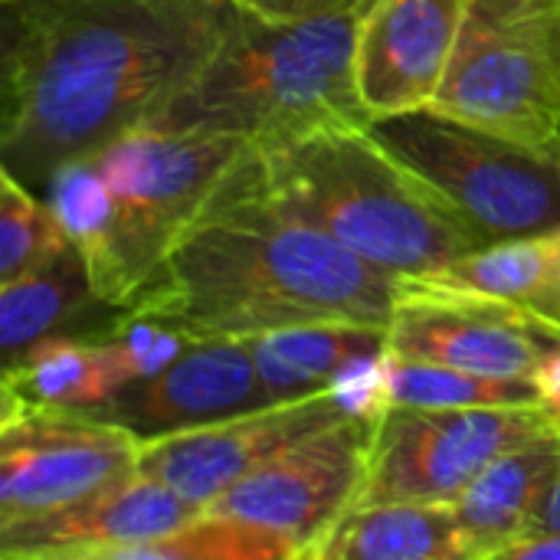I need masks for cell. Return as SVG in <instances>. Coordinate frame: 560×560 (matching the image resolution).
Here are the masks:
<instances>
[{
    "label": "cell",
    "mask_w": 560,
    "mask_h": 560,
    "mask_svg": "<svg viewBox=\"0 0 560 560\" xmlns=\"http://www.w3.org/2000/svg\"><path fill=\"white\" fill-rule=\"evenodd\" d=\"M233 0H0V171L30 190L151 125L207 66Z\"/></svg>",
    "instance_id": "cell-1"
},
{
    "label": "cell",
    "mask_w": 560,
    "mask_h": 560,
    "mask_svg": "<svg viewBox=\"0 0 560 560\" xmlns=\"http://www.w3.org/2000/svg\"><path fill=\"white\" fill-rule=\"evenodd\" d=\"M240 164L121 312L194 341L328 322L387 331L404 279L269 207L246 187Z\"/></svg>",
    "instance_id": "cell-2"
},
{
    "label": "cell",
    "mask_w": 560,
    "mask_h": 560,
    "mask_svg": "<svg viewBox=\"0 0 560 560\" xmlns=\"http://www.w3.org/2000/svg\"><path fill=\"white\" fill-rule=\"evenodd\" d=\"M358 16L361 7L276 20L236 3L217 52L151 125L236 135L259 151L335 128H371L354 79Z\"/></svg>",
    "instance_id": "cell-3"
},
{
    "label": "cell",
    "mask_w": 560,
    "mask_h": 560,
    "mask_svg": "<svg viewBox=\"0 0 560 560\" xmlns=\"http://www.w3.org/2000/svg\"><path fill=\"white\" fill-rule=\"evenodd\" d=\"M240 177L279 213L400 279L433 276L482 249V240L371 128H335L282 148H253Z\"/></svg>",
    "instance_id": "cell-4"
},
{
    "label": "cell",
    "mask_w": 560,
    "mask_h": 560,
    "mask_svg": "<svg viewBox=\"0 0 560 560\" xmlns=\"http://www.w3.org/2000/svg\"><path fill=\"white\" fill-rule=\"evenodd\" d=\"M371 135L417 174L482 246L560 233V135L522 141L430 108L381 118Z\"/></svg>",
    "instance_id": "cell-5"
},
{
    "label": "cell",
    "mask_w": 560,
    "mask_h": 560,
    "mask_svg": "<svg viewBox=\"0 0 560 560\" xmlns=\"http://www.w3.org/2000/svg\"><path fill=\"white\" fill-rule=\"evenodd\" d=\"M253 148L236 135L141 125L92 154L115 200L105 305L128 308L144 292L167 253Z\"/></svg>",
    "instance_id": "cell-6"
},
{
    "label": "cell",
    "mask_w": 560,
    "mask_h": 560,
    "mask_svg": "<svg viewBox=\"0 0 560 560\" xmlns=\"http://www.w3.org/2000/svg\"><path fill=\"white\" fill-rule=\"evenodd\" d=\"M430 112L522 138L560 135V0H472Z\"/></svg>",
    "instance_id": "cell-7"
},
{
    "label": "cell",
    "mask_w": 560,
    "mask_h": 560,
    "mask_svg": "<svg viewBox=\"0 0 560 560\" xmlns=\"http://www.w3.org/2000/svg\"><path fill=\"white\" fill-rule=\"evenodd\" d=\"M555 433H560V417L545 404L390 407L371 430L368 469L351 509L453 505L499 456Z\"/></svg>",
    "instance_id": "cell-8"
},
{
    "label": "cell",
    "mask_w": 560,
    "mask_h": 560,
    "mask_svg": "<svg viewBox=\"0 0 560 560\" xmlns=\"http://www.w3.org/2000/svg\"><path fill=\"white\" fill-rule=\"evenodd\" d=\"M558 345V325L430 279H404L387 325V354L505 381H535Z\"/></svg>",
    "instance_id": "cell-9"
},
{
    "label": "cell",
    "mask_w": 560,
    "mask_h": 560,
    "mask_svg": "<svg viewBox=\"0 0 560 560\" xmlns=\"http://www.w3.org/2000/svg\"><path fill=\"white\" fill-rule=\"evenodd\" d=\"M141 443L85 413L0 420V525L62 512L138 472Z\"/></svg>",
    "instance_id": "cell-10"
},
{
    "label": "cell",
    "mask_w": 560,
    "mask_h": 560,
    "mask_svg": "<svg viewBox=\"0 0 560 560\" xmlns=\"http://www.w3.org/2000/svg\"><path fill=\"white\" fill-rule=\"evenodd\" d=\"M371 420L348 417L272 456L203 512L259 525L305 555L354 505L371 446Z\"/></svg>",
    "instance_id": "cell-11"
},
{
    "label": "cell",
    "mask_w": 560,
    "mask_h": 560,
    "mask_svg": "<svg viewBox=\"0 0 560 560\" xmlns=\"http://www.w3.org/2000/svg\"><path fill=\"white\" fill-rule=\"evenodd\" d=\"M341 420H348V413L331 390L269 404L262 410L230 417L190 433L141 443L138 472L158 479L174 495L203 512L272 456Z\"/></svg>",
    "instance_id": "cell-12"
},
{
    "label": "cell",
    "mask_w": 560,
    "mask_h": 560,
    "mask_svg": "<svg viewBox=\"0 0 560 560\" xmlns=\"http://www.w3.org/2000/svg\"><path fill=\"white\" fill-rule=\"evenodd\" d=\"M246 338L194 341L171 368L154 377L131 381L112 400L85 410V417L131 433L138 443L190 433L230 417L269 407Z\"/></svg>",
    "instance_id": "cell-13"
},
{
    "label": "cell",
    "mask_w": 560,
    "mask_h": 560,
    "mask_svg": "<svg viewBox=\"0 0 560 560\" xmlns=\"http://www.w3.org/2000/svg\"><path fill=\"white\" fill-rule=\"evenodd\" d=\"M472 0H364L354 79L374 121L433 105Z\"/></svg>",
    "instance_id": "cell-14"
},
{
    "label": "cell",
    "mask_w": 560,
    "mask_h": 560,
    "mask_svg": "<svg viewBox=\"0 0 560 560\" xmlns=\"http://www.w3.org/2000/svg\"><path fill=\"white\" fill-rule=\"evenodd\" d=\"M197 515L200 509L174 495L167 486L135 472L131 479L102 489L62 512L16 525H0V555L148 545L171 538Z\"/></svg>",
    "instance_id": "cell-15"
},
{
    "label": "cell",
    "mask_w": 560,
    "mask_h": 560,
    "mask_svg": "<svg viewBox=\"0 0 560 560\" xmlns=\"http://www.w3.org/2000/svg\"><path fill=\"white\" fill-rule=\"evenodd\" d=\"M131 381V368L108 335H56L3 371L0 420L20 413H85Z\"/></svg>",
    "instance_id": "cell-16"
},
{
    "label": "cell",
    "mask_w": 560,
    "mask_h": 560,
    "mask_svg": "<svg viewBox=\"0 0 560 560\" xmlns=\"http://www.w3.org/2000/svg\"><path fill=\"white\" fill-rule=\"evenodd\" d=\"M560 463V433L499 456L450 509L472 558L528 535Z\"/></svg>",
    "instance_id": "cell-17"
},
{
    "label": "cell",
    "mask_w": 560,
    "mask_h": 560,
    "mask_svg": "<svg viewBox=\"0 0 560 560\" xmlns=\"http://www.w3.org/2000/svg\"><path fill=\"white\" fill-rule=\"evenodd\" d=\"M302 560H476L450 505L348 509Z\"/></svg>",
    "instance_id": "cell-18"
},
{
    "label": "cell",
    "mask_w": 560,
    "mask_h": 560,
    "mask_svg": "<svg viewBox=\"0 0 560 560\" xmlns=\"http://www.w3.org/2000/svg\"><path fill=\"white\" fill-rule=\"evenodd\" d=\"M256 374L272 404L331 390L335 377L361 358L387 351V331L371 325H299L246 338Z\"/></svg>",
    "instance_id": "cell-19"
},
{
    "label": "cell",
    "mask_w": 560,
    "mask_h": 560,
    "mask_svg": "<svg viewBox=\"0 0 560 560\" xmlns=\"http://www.w3.org/2000/svg\"><path fill=\"white\" fill-rule=\"evenodd\" d=\"M92 308H108L89 279V269L75 249L62 253L49 266L0 285V358L3 371L26 351L56 335H75Z\"/></svg>",
    "instance_id": "cell-20"
},
{
    "label": "cell",
    "mask_w": 560,
    "mask_h": 560,
    "mask_svg": "<svg viewBox=\"0 0 560 560\" xmlns=\"http://www.w3.org/2000/svg\"><path fill=\"white\" fill-rule=\"evenodd\" d=\"M420 279L518 305L560 328V233L492 243Z\"/></svg>",
    "instance_id": "cell-21"
},
{
    "label": "cell",
    "mask_w": 560,
    "mask_h": 560,
    "mask_svg": "<svg viewBox=\"0 0 560 560\" xmlns=\"http://www.w3.org/2000/svg\"><path fill=\"white\" fill-rule=\"evenodd\" d=\"M305 551L259 525L200 512L171 538L92 551H16L0 560H302Z\"/></svg>",
    "instance_id": "cell-22"
},
{
    "label": "cell",
    "mask_w": 560,
    "mask_h": 560,
    "mask_svg": "<svg viewBox=\"0 0 560 560\" xmlns=\"http://www.w3.org/2000/svg\"><path fill=\"white\" fill-rule=\"evenodd\" d=\"M43 200L69 236L72 249L82 256L92 289L102 299V285L112 262V233H115V200L108 180L95 158H79L49 174L43 184ZM112 308V305H108Z\"/></svg>",
    "instance_id": "cell-23"
},
{
    "label": "cell",
    "mask_w": 560,
    "mask_h": 560,
    "mask_svg": "<svg viewBox=\"0 0 560 560\" xmlns=\"http://www.w3.org/2000/svg\"><path fill=\"white\" fill-rule=\"evenodd\" d=\"M390 407L417 410H469V407H525L541 404L535 381L482 377L427 361H407L384 351Z\"/></svg>",
    "instance_id": "cell-24"
},
{
    "label": "cell",
    "mask_w": 560,
    "mask_h": 560,
    "mask_svg": "<svg viewBox=\"0 0 560 560\" xmlns=\"http://www.w3.org/2000/svg\"><path fill=\"white\" fill-rule=\"evenodd\" d=\"M69 249L72 243L46 200L0 171V285L49 266Z\"/></svg>",
    "instance_id": "cell-25"
},
{
    "label": "cell",
    "mask_w": 560,
    "mask_h": 560,
    "mask_svg": "<svg viewBox=\"0 0 560 560\" xmlns=\"http://www.w3.org/2000/svg\"><path fill=\"white\" fill-rule=\"evenodd\" d=\"M253 13L276 16V20H308V16H328L341 10H354L364 0H233Z\"/></svg>",
    "instance_id": "cell-26"
},
{
    "label": "cell",
    "mask_w": 560,
    "mask_h": 560,
    "mask_svg": "<svg viewBox=\"0 0 560 560\" xmlns=\"http://www.w3.org/2000/svg\"><path fill=\"white\" fill-rule=\"evenodd\" d=\"M479 560H560V535H522Z\"/></svg>",
    "instance_id": "cell-27"
},
{
    "label": "cell",
    "mask_w": 560,
    "mask_h": 560,
    "mask_svg": "<svg viewBox=\"0 0 560 560\" xmlns=\"http://www.w3.org/2000/svg\"><path fill=\"white\" fill-rule=\"evenodd\" d=\"M535 384H538L541 404H545L551 413H558L560 417V345L545 358V364L538 368Z\"/></svg>",
    "instance_id": "cell-28"
},
{
    "label": "cell",
    "mask_w": 560,
    "mask_h": 560,
    "mask_svg": "<svg viewBox=\"0 0 560 560\" xmlns=\"http://www.w3.org/2000/svg\"><path fill=\"white\" fill-rule=\"evenodd\" d=\"M528 535H560V463L555 479H551V489H548V495H545V502H541V509H538V515H535V522L528 528Z\"/></svg>",
    "instance_id": "cell-29"
}]
</instances>
